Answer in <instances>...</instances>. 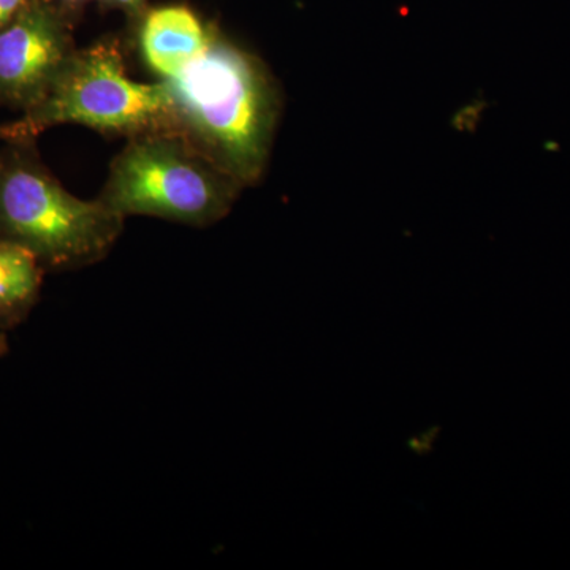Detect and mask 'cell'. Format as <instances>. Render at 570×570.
<instances>
[{
  "label": "cell",
  "instance_id": "obj_1",
  "mask_svg": "<svg viewBox=\"0 0 570 570\" xmlns=\"http://www.w3.org/2000/svg\"><path fill=\"white\" fill-rule=\"evenodd\" d=\"M164 81L176 129L243 187L257 183L279 118V94L264 63L212 33L202 56Z\"/></svg>",
  "mask_w": 570,
  "mask_h": 570
},
{
  "label": "cell",
  "instance_id": "obj_4",
  "mask_svg": "<svg viewBox=\"0 0 570 570\" xmlns=\"http://www.w3.org/2000/svg\"><path fill=\"white\" fill-rule=\"evenodd\" d=\"M80 124L99 132L135 135L176 129L167 82H138L127 75L121 51L99 43L75 51L39 102L0 137L24 142L50 127Z\"/></svg>",
  "mask_w": 570,
  "mask_h": 570
},
{
  "label": "cell",
  "instance_id": "obj_5",
  "mask_svg": "<svg viewBox=\"0 0 570 570\" xmlns=\"http://www.w3.org/2000/svg\"><path fill=\"white\" fill-rule=\"evenodd\" d=\"M73 52L69 32L51 11L24 7L0 29V100L28 110Z\"/></svg>",
  "mask_w": 570,
  "mask_h": 570
},
{
  "label": "cell",
  "instance_id": "obj_2",
  "mask_svg": "<svg viewBox=\"0 0 570 570\" xmlns=\"http://www.w3.org/2000/svg\"><path fill=\"white\" fill-rule=\"evenodd\" d=\"M242 189L181 130L163 129L129 138L97 198L124 219L151 216L208 227L230 213Z\"/></svg>",
  "mask_w": 570,
  "mask_h": 570
},
{
  "label": "cell",
  "instance_id": "obj_6",
  "mask_svg": "<svg viewBox=\"0 0 570 570\" xmlns=\"http://www.w3.org/2000/svg\"><path fill=\"white\" fill-rule=\"evenodd\" d=\"M212 33L186 7L149 11L142 21L140 48L149 69L164 80L181 73L208 47Z\"/></svg>",
  "mask_w": 570,
  "mask_h": 570
},
{
  "label": "cell",
  "instance_id": "obj_9",
  "mask_svg": "<svg viewBox=\"0 0 570 570\" xmlns=\"http://www.w3.org/2000/svg\"><path fill=\"white\" fill-rule=\"evenodd\" d=\"M105 2H110V0H105ZM112 2L121 3V6H135V3L140 2V0H112Z\"/></svg>",
  "mask_w": 570,
  "mask_h": 570
},
{
  "label": "cell",
  "instance_id": "obj_3",
  "mask_svg": "<svg viewBox=\"0 0 570 570\" xmlns=\"http://www.w3.org/2000/svg\"><path fill=\"white\" fill-rule=\"evenodd\" d=\"M124 223L99 198L71 195L31 154L0 157V242L28 247L41 265L73 269L104 261Z\"/></svg>",
  "mask_w": 570,
  "mask_h": 570
},
{
  "label": "cell",
  "instance_id": "obj_10",
  "mask_svg": "<svg viewBox=\"0 0 570 570\" xmlns=\"http://www.w3.org/2000/svg\"><path fill=\"white\" fill-rule=\"evenodd\" d=\"M6 351V344H3L2 337H0V354Z\"/></svg>",
  "mask_w": 570,
  "mask_h": 570
},
{
  "label": "cell",
  "instance_id": "obj_11",
  "mask_svg": "<svg viewBox=\"0 0 570 570\" xmlns=\"http://www.w3.org/2000/svg\"><path fill=\"white\" fill-rule=\"evenodd\" d=\"M63 2L75 3V2H82V0H63Z\"/></svg>",
  "mask_w": 570,
  "mask_h": 570
},
{
  "label": "cell",
  "instance_id": "obj_8",
  "mask_svg": "<svg viewBox=\"0 0 570 570\" xmlns=\"http://www.w3.org/2000/svg\"><path fill=\"white\" fill-rule=\"evenodd\" d=\"M24 6L26 0H0V29L6 28Z\"/></svg>",
  "mask_w": 570,
  "mask_h": 570
},
{
  "label": "cell",
  "instance_id": "obj_7",
  "mask_svg": "<svg viewBox=\"0 0 570 570\" xmlns=\"http://www.w3.org/2000/svg\"><path fill=\"white\" fill-rule=\"evenodd\" d=\"M41 262L28 247L0 242V318L20 321L36 302L41 284Z\"/></svg>",
  "mask_w": 570,
  "mask_h": 570
}]
</instances>
